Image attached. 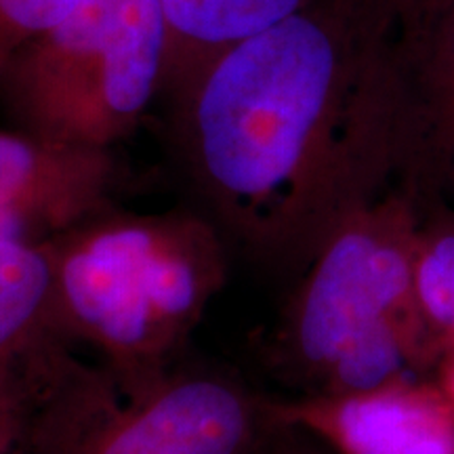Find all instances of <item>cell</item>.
I'll return each mask as SVG.
<instances>
[{"mask_svg":"<svg viewBox=\"0 0 454 454\" xmlns=\"http://www.w3.org/2000/svg\"><path fill=\"white\" fill-rule=\"evenodd\" d=\"M57 340L49 240H0V400L27 395L34 368Z\"/></svg>","mask_w":454,"mask_h":454,"instance_id":"cell-9","label":"cell"},{"mask_svg":"<svg viewBox=\"0 0 454 454\" xmlns=\"http://www.w3.org/2000/svg\"><path fill=\"white\" fill-rule=\"evenodd\" d=\"M127 0H78L70 13L26 43L0 72V101L9 116L76 70L98 51Z\"/></svg>","mask_w":454,"mask_h":454,"instance_id":"cell-11","label":"cell"},{"mask_svg":"<svg viewBox=\"0 0 454 454\" xmlns=\"http://www.w3.org/2000/svg\"><path fill=\"white\" fill-rule=\"evenodd\" d=\"M309 3L314 0H158L168 30L164 95L223 49L286 20Z\"/></svg>","mask_w":454,"mask_h":454,"instance_id":"cell-10","label":"cell"},{"mask_svg":"<svg viewBox=\"0 0 454 454\" xmlns=\"http://www.w3.org/2000/svg\"><path fill=\"white\" fill-rule=\"evenodd\" d=\"M30 395L0 400V454H30Z\"/></svg>","mask_w":454,"mask_h":454,"instance_id":"cell-15","label":"cell"},{"mask_svg":"<svg viewBox=\"0 0 454 454\" xmlns=\"http://www.w3.org/2000/svg\"><path fill=\"white\" fill-rule=\"evenodd\" d=\"M78 0H0V72L17 51L49 30Z\"/></svg>","mask_w":454,"mask_h":454,"instance_id":"cell-13","label":"cell"},{"mask_svg":"<svg viewBox=\"0 0 454 454\" xmlns=\"http://www.w3.org/2000/svg\"><path fill=\"white\" fill-rule=\"evenodd\" d=\"M438 381L454 397V348L448 349L444 360H442L438 368Z\"/></svg>","mask_w":454,"mask_h":454,"instance_id":"cell-16","label":"cell"},{"mask_svg":"<svg viewBox=\"0 0 454 454\" xmlns=\"http://www.w3.org/2000/svg\"><path fill=\"white\" fill-rule=\"evenodd\" d=\"M395 93L402 168L454 208V0H404Z\"/></svg>","mask_w":454,"mask_h":454,"instance_id":"cell-6","label":"cell"},{"mask_svg":"<svg viewBox=\"0 0 454 454\" xmlns=\"http://www.w3.org/2000/svg\"><path fill=\"white\" fill-rule=\"evenodd\" d=\"M57 337L122 377L164 371L225 288L231 248L198 208L107 204L49 238Z\"/></svg>","mask_w":454,"mask_h":454,"instance_id":"cell-3","label":"cell"},{"mask_svg":"<svg viewBox=\"0 0 454 454\" xmlns=\"http://www.w3.org/2000/svg\"><path fill=\"white\" fill-rule=\"evenodd\" d=\"M253 454H334L320 438L301 425L278 421L271 425Z\"/></svg>","mask_w":454,"mask_h":454,"instance_id":"cell-14","label":"cell"},{"mask_svg":"<svg viewBox=\"0 0 454 454\" xmlns=\"http://www.w3.org/2000/svg\"><path fill=\"white\" fill-rule=\"evenodd\" d=\"M435 200L404 168L333 227L265 340L288 395H331L417 377L446 356L419 309L414 259Z\"/></svg>","mask_w":454,"mask_h":454,"instance_id":"cell-2","label":"cell"},{"mask_svg":"<svg viewBox=\"0 0 454 454\" xmlns=\"http://www.w3.org/2000/svg\"><path fill=\"white\" fill-rule=\"evenodd\" d=\"M30 454H253L274 417L225 366L184 357L122 377L57 340L30 377Z\"/></svg>","mask_w":454,"mask_h":454,"instance_id":"cell-4","label":"cell"},{"mask_svg":"<svg viewBox=\"0 0 454 454\" xmlns=\"http://www.w3.org/2000/svg\"><path fill=\"white\" fill-rule=\"evenodd\" d=\"M404 0H314L164 95L190 207L242 257L297 278L400 168L395 34Z\"/></svg>","mask_w":454,"mask_h":454,"instance_id":"cell-1","label":"cell"},{"mask_svg":"<svg viewBox=\"0 0 454 454\" xmlns=\"http://www.w3.org/2000/svg\"><path fill=\"white\" fill-rule=\"evenodd\" d=\"M114 152L0 129V240H49L112 204Z\"/></svg>","mask_w":454,"mask_h":454,"instance_id":"cell-8","label":"cell"},{"mask_svg":"<svg viewBox=\"0 0 454 454\" xmlns=\"http://www.w3.org/2000/svg\"><path fill=\"white\" fill-rule=\"evenodd\" d=\"M167 67L168 30L160 4L127 0L104 44L11 118L38 137L112 152L162 99Z\"/></svg>","mask_w":454,"mask_h":454,"instance_id":"cell-5","label":"cell"},{"mask_svg":"<svg viewBox=\"0 0 454 454\" xmlns=\"http://www.w3.org/2000/svg\"><path fill=\"white\" fill-rule=\"evenodd\" d=\"M278 421L301 425L334 454H454V397L442 383L395 377L331 395H274Z\"/></svg>","mask_w":454,"mask_h":454,"instance_id":"cell-7","label":"cell"},{"mask_svg":"<svg viewBox=\"0 0 454 454\" xmlns=\"http://www.w3.org/2000/svg\"><path fill=\"white\" fill-rule=\"evenodd\" d=\"M414 291L419 309L446 351L454 348V208L434 202L425 215L417 259Z\"/></svg>","mask_w":454,"mask_h":454,"instance_id":"cell-12","label":"cell"}]
</instances>
